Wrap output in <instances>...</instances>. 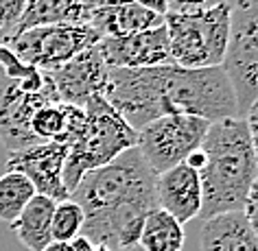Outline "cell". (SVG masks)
<instances>
[{
    "mask_svg": "<svg viewBox=\"0 0 258 251\" xmlns=\"http://www.w3.org/2000/svg\"><path fill=\"white\" fill-rule=\"evenodd\" d=\"M210 122L192 114H166L138 131V151L153 171L164 173L202 149Z\"/></svg>",
    "mask_w": 258,
    "mask_h": 251,
    "instance_id": "obj_8",
    "label": "cell"
},
{
    "mask_svg": "<svg viewBox=\"0 0 258 251\" xmlns=\"http://www.w3.org/2000/svg\"><path fill=\"white\" fill-rule=\"evenodd\" d=\"M24 7H27V0H0V44L9 46L16 40Z\"/></svg>",
    "mask_w": 258,
    "mask_h": 251,
    "instance_id": "obj_22",
    "label": "cell"
},
{
    "mask_svg": "<svg viewBox=\"0 0 258 251\" xmlns=\"http://www.w3.org/2000/svg\"><path fill=\"white\" fill-rule=\"evenodd\" d=\"M68 157V146L61 142H40L7 155V171L22 173L35 186L37 195L50 197L55 201H66L70 192L63 184V164Z\"/></svg>",
    "mask_w": 258,
    "mask_h": 251,
    "instance_id": "obj_10",
    "label": "cell"
},
{
    "mask_svg": "<svg viewBox=\"0 0 258 251\" xmlns=\"http://www.w3.org/2000/svg\"><path fill=\"white\" fill-rule=\"evenodd\" d=\"M42 251H73L70 249V244L68 242H59V240H53L50 244H46Z\"/></svg>",
    "mask_w": 258,
    "mask_h": 251,
    "instance_id": "obj_28",
    "label": "cell"
},
{
    "mask_svg": "<svg viewBox=\"0 0 258 251\" xmlns=\"http://www.w3.org/2000/svg\"><path fill=\"white\" fill-rule=\"evenodd\" d=\"M221 68L234 88L238 118L258 96V0H236L230 11V35Z\"/></svg>",
    "mask_w": 258,
    "mask_h": 251,
    "instance_id": "obj_7",
    "label": "cell"
},
{
    "mask_svg": "<svg viewBox=\"0 0 258 251\" xmlns=\"http://www.w3.org/2000/svg\"><path fill=\"white\" fill-rule=\"evenodd\" d=\"M35 195V186L22 173L7 171L0 175V221L11 225Z\"/></svg>",
    "mask_w": 258,
    "mask_h": 251,
    "instance_id": "obj_20",
    "label": "cell"
},
{
    "mask_svg": "<svg viewBox=\"0 0 258 251\" xmlns=\"http://www.w3.org/2000/svg\"><path fill=\"white\" fill-rule=\"evenodd\" d=\"M96 3H99V0H96Z\"/></svg>",
    "mask_w": 258,
    "mask_h": 251,
    "instance_id": "obj_30",
    "label": "cell"
},
{
    "mask_svg": "<svg viewBox=\"0 0 258 251\" xmlns=\"http://www.w3.org/2000/svg\"><path fill=\"white\" fill-rule=\"evenodd\" d=\"M245 122H247V129H249V138H251V146H254L256 159H258V96L251 101L249 109L245 112Z\"/></svg>",
    "mask_w": 258,
    "mask_h": 251,
    "instance_id": "obj_25",
    "label": "cell"
},
{
    "mask_svg": "<svg viewBox=\"0 0 258 251\" xmlns=\"http://www.w3.org/2000/svg\"><path fill=\"white\" fill-rule=\"evenodd\" d=\"M99 42L101 35L90 24H46L18 33L9 48L18 59L48 72Z\"/></svg>",
    "mask_w": 258,
    "mask_h": 251,
    "instance_id": "obj_9",
    "label": "cell"
},
{
    "mask_svg": "<svg viewBox=\"0 0 258 251\" xmlns=\"http://www.w3.org/2000/svg\"><path fill=\"white\" fill-rule=\"evenodd\" d=\"M184 240V225L162 208L147 214L138 236V244L145 251H182Z\"/></svg>",
    "mask_w": 258,
    "mask_h": 251,
    "instance_id": "obj_19",
    "label": "cell"
},
{
    "mask_svg": "<svg viewBox=\"0 0 258 251\" xmlns=\"http://www.w3.org/2000/svg\"><path fill=\"white\" fill-rule=\"evenodd\" d=\"M55 88L44 70L31 66L20 76L0 70V144L7 153L40 144L31 131V118L48 103H57Z\"/></svg>",
    "mask_w": 258,
    "mask_h": 251,
    "instance_id": "obj_6",
    "label": "cell"
},
{
    "mask_svg": "<svg viewBox=\"0 0 258 251\" xmlns=\"http://www.w3.org/2000/svg\"><path fill=\"white\" fill-rule=\"evenodd\" d=\"M90 251H112V249H109V247H105V244H94V247L90 249Z\"/></svg>",
    "mask_w": 258,
    "mask_h": 251,
    "instance_id": "obj_29",
    "label": "cell"
},
{
    "mask_svg": "<svg viewBox=\"0 0 258 251\" xmlns=\"http://www.w3.org/2000/svg\"><path fill=\"white\" fill-rule=\"evenodd\" d=\"M96 0H27L20 31L46 24H88Z\"/></svg>",
    "mask_w": 258,
    "mask_h": 251,
    "instance_id": "obj_17",
    "label": "cell"
},
{
    "mask_svg": "<svg viewBox=\"0 0 258 251\" xmlns=\"http://www.w3.org/2000/svg\"><path fill=\"white\" fill-rule=\"evenodd\" d=\"M202 151L206 162L199 169L204 190L199 216L208 221L225 212H241L258 177V159L245 118L210 122Z\"/></svg>",
    "mask_w": 258,
    "mask_h": 251,
    "instance_id": "obj_3",
    "label": "cell"
},
{
    "mask_svg": "<svg viewBox=\"0 0 258 251\" xmlns=\"http://www.w3.org/2000/svg\"><path fill=\"white\" fill-rule=\"evenodd\" d=\"M83 221H86V214L77 201L73 199L57 201L53 212V240L70 242L75 236L81 234Z\"/></svg>",
    "mask_w": 258,
    "mask_h": 251,
    "instance_id": "obj_21",
    "label": "cell"
},
{
    "mask_svg": "<svg viewBox=\"0 0 258 251\" xmlns=\"http://www.w3.org/2000/svg\"><path fill=\"white\" fill-rule=\"evenodd\" d=\"M86 109L70 103H48L31 118V131L37 142H61L70 146L83 129Z\"/></svg>",
    "mask_w": 258,
    "mask_h": 251,
    "instance_id": "obj_16",
    "label": "cell"
},
{
    "mask_svg": "<svg viewBox=\"0 0 258 251\" xmlns=\"http://www.w3.org/2000/svg\"><path fill=\"white\" fill-rule=\"evenodd\" d=\"M48 79L61 103L86 107V103L96 94H103L109 74V66L103 59L99 44L90 46L63 66L48 70Z\"/></svg>",
    "mask_w": 258,
    "mask_h": 251,
    "instance_id": "obj_11",
    "label": "cell"
},
{
    "mask_svg": "<svg viewBox=\"0 0 258 251\" xmlns=\"http://www.w3.org/2000/svg\"><path fill=\"white\" fill-rule=\"evenodd\" d=\"M68 244H70V249H73V251H90V249L94 247V242L90 240L88 236H83V234L75 236V238H73V240H70Z\"/></svg>",
    "mask_w": 258,
    "mask_h": 251,
    "instance_id": "obj_27",
    "label": "cell"
},
{
    "mask_svg": "<svg viewBox=\"0 0 258 251\" xmlns=\"http://www.w3.org/2000/svg\"><path fill=\"white\" fill-rule=\"evenodd\" d=\"M57 201L44 195H35L20 212V216L9 225L22 247L29 251H42L53 242V212Z\"/></svg>",
    "mask_w": 258,
    "mask_h": 251,
    "instance_id": "obj_18",
    "label": "cell"
},
{
    "mask_svg": "<svg viewBox=\"0 0 258 251\" xmlns=\"http://www.w3.org/2000/svg\"><path fill=\"white\" fill-rule=\"evenodd\" d=\"M228 0H169V14H195V11L215 9Z\"/></svg>",
    "mask_w": 258,
    "mask_h": 251,
    "instance_id": "obj_23",
    "label": "cell"
},
{
    "mask_svg": "<svg viewBox=\"0 0 258 251\" xmlns=\"http://www.w3.org/2000/svg\"><path fill=\"white\" fill-rule=\"evenodd\" d=\"M232 5L195 14H166L171 59L179 68H217L223 63L230 35Z\"/></svg>",
    "mask_w": 258,
    "mask_h": 251,
    "instance_id": "obj_5",
    "label": "cell"
},
{
    "mask_svg": "<svg viewBox=\"0 0 258 251\" xmlns=\"http://www.w3.org/2000/svg\"><path fill=\"white\" fill-rule=\"evenodd\" d=\"M90 27L103 37H127L164 24V16L145 9L134 0H99L90 16Z\"/></svg>",
    "mask_w": 258,
    "mask_h": 251,
    "instance_id": "obj_14",
    "label": "cell"
},
{
    "mask_svg": "<svg viewBox=\"0 0 258 251\" xmlns=\"http://www.w3.org/2000/svg\"><path fill=\"white\" fill-rule=\"evenodd\" d=\"M158 208L173 214L179 223H188L202 214L204 190L199 171L190 164H177L173 169L160 173L156 179Z\"/></svg>",
    "mask_w": 258,
    "mask_h": 251,
    "instance_id": "obj_13",
    "label": "cell"
},
{
    "mask_svg": "<svg viewBox=\"0 0 258 251\" xmlns=\"http://www.w3.org/2000/svg\"><path fill=\"white\" fill-rule=\"evenodd\" d=\"M156 179L158 173L138 146L86 173L70 195L86 214L81 234L112 251H129L138 244L147 214L158 208Z\"/></svg>",
    "mask_w": 258,
    "mask_h": 251,
    "instance_id": "obj_1",
    "label": "cell"
},
{
    "mask_svg": "<svg viewBox=\"0 0 258 251\" xmlns=\"http://www.w3.org/2000/svg\"><path fill=\"white\" fill-rule=\"evenodd\" d=\"M243 214H245V218L249 221L251 229H254V234H256V238H258V177H256V182H254V186H251V190H249L247 201H245Z\"/></svg>",
    "mask_w": 258,
    "mask_h": 251,
    "instance_id": "obj_24",
    "label": "cell"
},
{
    "mask_svg": "<svg viewBox=\"0 0 258 251\" xmlns=\"http://www.w3.org/2000/svg\"><path fill=\"white\" fill-rule=\"evenodd\" d=\"M134 3L143 5L145 9L156 11V14L164 16V18H166V14H169V0H134Z\"/></svg>",
    "mask_w": 258,
    "mask_h": 251,
    "instance_id": "obj_26",
    "label": "cell"
},
{
    "mask_svg": "<svg viewBox=\"0 0 258 251\" xmlns=\"http://www.w3.org/2000/svg\"><path fill=\"white\" fill-rule=\"evenodd\" d=\"M83 109V129L68 146V157L63 164V184L70 195L86 173L109 164L120 153L138 144V131L127 125L125 118L103 99V94L92 96Z\"/></svg>",
    "mask_w": 258,
    "mask_h": 251,
    "instance_id": "obj_4",
    "label": "cell"
},
{
    "mask_svg": "<svg viewBox=\"0 0 258 251\" xmlns=\"http://www.w3.org/2000/svg\"><path fill=\"white\" fill-rule=\"evenodd\" d=\"M138 83L143 105L153 120L166 114H192L208 122L238 118L234 88L221 66L138 68Z\"/></svg>",
    "mask_w": 258,
    "mask_h": 251,
    "instance_id": "obj_2",
    "label": "cell"
},
{
    "mask_svg": "<svg viewBox=\"0 0 258 251\" xmlns=\"http://www.w3.org/2000/svg\"><path fill=\"white\" fill-rule=\"evenodd\" d=\"M99 48L109 68H156L173 63L164 24L127 37H103Z\"/></svg>",
    "mask_w": 258,
    "mask_h": 251,
    "instance_id": "obj_12",
    "label": "cell"
},
{
    "mask_svg": "<svg viewBox=\"0 0 258 251\" xmlns=\"http://www.w3.org/2000/svg\"><path fill=\"white\" fill-rule=\"evenodd\" d=\"M199 251H258V238L241 212H225L204 221Z\"/></svg>",
    "mask_w": 258,
    "mask_h": 251,
    "instance_id": "obj_15",
    "label": "cell"
}]
</instances>
